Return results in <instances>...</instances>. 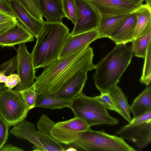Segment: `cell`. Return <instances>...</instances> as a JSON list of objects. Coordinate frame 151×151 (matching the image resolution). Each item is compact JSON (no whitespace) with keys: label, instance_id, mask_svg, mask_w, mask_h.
Returning <instances> with one entry per match:
<instances>
[{"label":"cell","instance_id":"1","mask_svg":"<svg viewBox=\"0 0 151 151\" xmlns=\"http://www.w3.org/2000/svg\"><path fill=\"white\" fill-rule=\"evenodd\" d=\"M70 35L69 29L62 22L45 21L31 53L35 69L43 68L57 60Z\"/></svg>","mask_w":151,"mask_h":151},{"label":"cell","instance_id":"2","mask_svg":"<svg viewBox=\"0 0 151 151\" xmlns=\"http://www.w3.org/2000/svg\"><path fill=\"white\" fill-rule=\"evenodd\" d=\"M132 56V52L125 44H116L96 65V72L92 77L96 87L101 93H109L117 85Z\"/></svg>","mask_w":151,"mask_h":151},{"label":"cell","instance_id":"3","mask_svg":"<svg viewBox=\"0 0 151 151\" xmlns=\"http://www.w3.org/2000/svg\"><path fill=\"white\" fill-rule=\"evenodd\" d=\"M70 108L76 117L82 119L90 127L103 124L114 125L119 123L95 96H88L83 93L72 100Z\"/></svg>","mask_w":151,"mask_h":151},{"label":"cell","instance_id":"4","mask_svg":"<svg viewBox=\"0 0 151 151\" xmlns=\"http://www.w3.org/2000/svg\"><path fill=\"white\" fill-rule=\"evenodd\" d=\"M77 149L85 151H136L120 137L103 130L82 131Z\"/></svg>","mask_w":151,"mask_h":151},{"label":"cell","instance_id":"5","mask_svg":"<svg viewBox=\"0 0 151 151\" xmlns=\"http://www.w3.org/2000/svg\"><path fill=\"white\" fill-rule=\"evenodd\" d=\"M30 110L19 92L6 88L0 90V116L9 127L25 119Z\"/></svg>","mask_w":151,"mask_h":151},{"label":"cell","instance_id":"6","mask_svg":"<svg viewBox=\"0 0 151 151\" xmlns=\"http://www.w3.org/2000/svg\"><path fill=\"white\" fill-rule=\"evenodd\" d=\"M87 47L81 48L65 57L58 59L43 68L42 72L35 78L34 86L36 92L49 94L51 89L57 79Z\"/></svg>","mask_w":151,"mask_h":151},{"label":"cell","instance_id":"7","mask_svg":"<svg viewBox=\"0 0 151 151\" xmlns=\"http://www.w3.org/2000/svg\"><path fill=\"white\" fill-rule=\"evenodd\" d=\"M76 9V22L72 35L96 29L101 16L87 0H74Z\"/></svg>","mask_w":151,"mask_h":151},{"label":"cell","instance_id":"8","mask_svg":"<svg viewBox=\"0 0 151 151\" xmlns=\"http://www.w3.org/2000/svg\"><path fill=\"white\" fill-rule=\"evenodd\" d=\"M17 51V74L20 81L14 91L19 92L33 86L36 76L31 54L28 51L25 43L19 45Z\"/></svg>","mask_w":151,"mask_h":151},{"label":"cell","instance_id":"9","mask_svg":"<svg viewBox=\"0 0 151 151\" xmlns=\"http://www.w3.org/2000/svg\"><path fill=\"white\" fill-rule=\"evenodd\" d=\"M116 133L124 139L133 142L139 150H142L151 142V120L138 123H129L121 127Z\"/></svg>","mask_w":151,"mask_h":151},{"label":"cell","instance_id":"10","mask_svg":"<svg viewBox=\"0 0 151 151\" xmlns=\"http://www.w3.org/2000/svg\"><path fill=\"white\" fill-rule=\"evenodd\" d=\"M101 16H114L131 13L142 3L125 0H87Z\"/></svg>","mask_w":151,"mask_h":151},{"label":"cell","instance_id":"11","mask_svg":"<svg viewBox=\"0 0 151 151\" xmlns=\"http://www.w3.org/2000/svg\"><path fill=\"white\" fill-rule=\"evenodd\" d=\"M88 68L78 70L59 89L51 94L58 97L72 101L83 93V90L87 79Z\"/></svg>","mask_w":151,"mask_h":151},{"label":"cell","instance_id":"12","mask_svg":"<svg viewBox=\"0 0 151 151\" xmlns=\"http://www.w3.org/2000/svg\"><path fill=\"white\" fill-rule=\"evenodd\" d=\"M100 38L97 29L67 38L58 58H63L81 48H86L95 40Z\"/></svg>","mask_w":151,"mask_h":151},{"label":"cell","instance_id":"13","mask_svg":"<svg viewBox=\"0 0 151 151\" xmlns=\"http://www.w3.org/2000/svg\"><path fill=\"white\" fill-rule=\"evenodd\" d=\"M8 1L15 17L36 38L42 31L44 22L34 17L17 0Z\"/></svg>","mask_w":151,"mask_h":151},{"label":"cell","instance_id":"14","mask_svg":"<svg viewBox=\"0 0 151 151\" xmlns=\"http://www.w3.org/2000/svg\"><path fill=\"white\" fill-rule=\"evenodd\" d=\"M33 35L18 20L13 27L0 36V47H13L34 40Z\"/></svg>","mask_w":151,"mask_h":151},{"label":"cell","instance_id":"15","mask_svg":"<svg viewBox=\"0 0 151 151\" xmlns=\"http://www.w3.org/2000/svg\"><path fill=\"white\" fill-rule=\"evenodd\" d=\"M13 126L10 133L19 139L27 140L33 144L35 149L33 150L46 151L39 140L38 131L34 124L24 119Z\"/></svg>","mask_w":151,"mask_h":151},{"label":"cell","instance_id":"16","mask_svg":"<svg viewBox=\"0 0 151 151\" xmlns=\"http://www.w3.org/2000/svg\"><path fill=\"white\" fill-rule=\"evenodd\" d=\"M42 17L50 22H62L65 17L62 0H38Z\"/></svg>","mask_w":151,"mask_h":151},{"label":"cell","instance_id":"17","mask_svg":"<svg viewBox=\"0 0 151 151\" xmlns=\"http://www.w3.org/2000/svg\"><path fill=\"white\" fill-rule=\"evenodd\" d=\"M130 13L119 15L101 17L97 30L100 38H110L119 28Z\"/></svg>","mask_w":151,"mask_h":151},{"label":"cell","instance_id":"18","mask_svg":"<svg viewBox=\"0 0 151 151\" xmlns=\"http://www.w3.org/2000/svg\"><path fill=\"white\" fill-rule=\"evenodd\" d=\"M137 17L133 12L127 18L117 30L110 37L116 44L132 42L134 40Z\"/></svg>","mask_w":151,"mask_h":151},{"label":"cell","instance_id":"19","mask_svg":"<svg viewBox=\"0 0 151 151\" xmlns=\"http://www.w3.org/2000/svg\"><path fill=\"white\" fill-rule=\"evenodd\" d=\"M137 17L134 39L141 37L151 30V6L142 4L133 12Z\"/></svg>","mask_w":151,"mask_h":151},{"label":"cell","instance_id":"20","mask_svg":"<svg viewBox=\"0 0 151 151\" xmlns=\"http://www.w3.org/2000/svg\"><path fill=\"white\" fill-rule=\"evenodd\" d=\"M133 118L151 111V87L146 88L133 101L130 106Z\"/></svg>","mask_w":151,"mask_h":151},{"label":"cell","instance_id":"21","mask_svg":"<svg viewBox=\"0 0 151 151\" xmlns=\"http://www.w3.org/2000/svg\"><path fill=\"white\" fill-rule=\"evenodd\" d=\"M37 93L35 107L54 110L70 108L71 101L56 97L51 94Z\"/></svg>","mask_w":151,"mask_h":151},{"label":"cell","instance_id":"22","mask_svg":"<svg viewBox=\"0 0 151 151\" xmlns=\"http://www.w3.org/2000/svg\"><path fill=\"white\" fill-rule=\"evenodd\" d=\"M109 93L116 102L122 113V116L128 123H130L132 120L130 105L129 104L127 96L122 88L116 85L111 90Z\"/></svg>","mask_w":151,"mask_h":151},{"label":"cell","instance_id":"23","mask_svg":"<svg viewBox=\"0 0 151 151\" xmlns=\"http://www.w3.org/2000/svg\"><path fill=\"white\" fill-rule=\"evenodd\" d=\"M151 30L146 35L132 40L131 50L135 56L144 58L148 45L151 42Z\"/></svg>","mask_w":151,"mask_h":151},{"label":"cell","instance_id":"24","mask_svg":"<svg viewBox=\"0 0 151 151\" xmlns=\"http://www.w3.org/2000/svg\"><path fill=\"white\" fill-rule=\"evenodd\" d=\"M60 127L70 130L82 132L91 129L90 127L84 121L77 117L56 123Z\"/></svg>","mask_w":151,"mask_h":151},{"label":"cell","instance_id":"25","mask_svg":"<svg viewBox=\"0 0 151 151\" xmlns=\"http://www.w3.org/2000/svg\"><path fill=\"white\" fill-rule=\"evenodd\" d=\"M38 133L39 140L46 151H65L66 148L50 136L39 131Z\"/></svg>","mask_w":151,"mask_h":151},{"label":"cell","instance_id":"26","mask_svg":"<svg viewBox=\"0 0 151 151\" xmlns=\"http://www.w3.org/2000/svg\"><path fill=\"white\" fill-rule=\"evenodd\" d=\"M151 42L149 43L144 58V62L142 75L140 80V82L146 86H149L151 82Z\"/></svg>","mask_w":151,"mask_h":151},{"label":"cell","instance_id":"27","mask_svg":"<svg viewBox=\"0 0 151 151\" xmlns=\"http://www.w3.org/2000/svg\"><path fill=\"white\" fill-rule=\"evenodd\" d=\"M17 21L16 17L0 9V36L15 25Z\"/></svg>","mask_w":151,"mask_h":151},{"label":"cell","instance_id":"28","mask_svg":"<svg viewBox=\"0 0 151 151\" xmlns=\"http://www.w3.org/2000/svg\"><path fill=\"white\" fill-rule=\"evenodd\" d=\"M22 6L37 19L44 22L38 0H17Z\"/></svg>","mask_w":151,"mask_h":151},{"label":"cell","instance_id":"29","mask_svg":"<svg viewBox=\"0 0 151 151\" xmlns=\"http://www.w3.org/2000/svg\"><path fill=\"white\" fill-rule=\"evenodd\" d=\"M95 97L107 109L115 111L122 115L114 99L109 93H101L100 95Z\"/></svg>","mask_w":151,"mask_h":151},{"label":"cell","instance_id":"30","mask_svg":"<svg viewBox=\"0 0 151 151\" xmlns=\"http://www.w3.org/2000/svg\"><path fill=\"white\" fill-rule=\"evenodd\" d=\"M30 110L35 107L37 93L34 85L29 88L19 92Z\"/></svg>","mask_w":151,"mask_h":151},{"label":"cell","instance_id":"31","mask_svg":"<svg viewBox=\"0 0 151 151\" xmlns=\"http://www.w3.org/2000/svg\"><path fill=\"white\" fill-rule=\"evenodd\" d=\"M63 10L66 17L74 24L76 17V9L74 0H62Z\"/></svg>","mask_w":151,"mask_h":151},{"label":"cell","instance_id":"32","mask_svg":"<svg viewBox=\"0 0 151 151\" xmlns=\"http://www.w3.org/2000/svg\"><path fill=\"white\" fill-rule=\"evenodd\" d=\"M17 59L16 56L0 65V68L6 76L12 74L17 69Z\"/></svg>","mask_w":151,"mask_h":151},{"label":"cell","instance_id":"33","mask_svg":"<svg viewBox=\"0 0 151 151\" xmlns=\"http://www.w3.org/2000/svg\"><path fill=\"white\" fill-rule=\"evenodd\" d=\"M9 127L7 123L0 116V150L7 140Z\"/></svg>","mask_w":151,"mask_h":151},{"label":"cell","instance_id":"34","mask_svg":"<svg viewBox=\"0 0 151 151\" xmlns=\"http://www.w3.org/2000/svg\"><path fill=\"white\" fill-rule=\"evenodd\" d=\"M20 79L18 75L12 73L7 76V80L5 83V86L7 88L12 89L16 87L20 82Z\"/></svg>","mask_w":151,"mask_h":151},{"label":"cell","instance_id":"35","mask_svg":"<svg viewBox=\"0 0 151 151\" xmlns=\"http://www.w3.org/2000/svg\"><path fill=\"white\" fill-rule=\"evenodd\" d=\"M150 120H151V111L138 116L133 118L131 122L129 123L130 124L138 123Z\"/></svg>","mask_w":151,"mask_h":151},{"label":"cell","instance_id":"36","mask_svg":"<svg viewBox=\"0 0 151 151\" xmlns=\"http://www.w3.org/2000/svg\"><path fill=\"white\" fill-rule=\"evenodd\" d=\"M0 9L15 17L13 12L10 6L8 0H0Z\"/></svg>","mask_w":151,"mask_h":151},{"label":"cell","instance_id":"37","mask_svg":"<svg viewBox=\"0 0 151 151\" xmlns=\"http://www.w3.org/2000/svg\"><path fill=\"white\" fill-rule=\"evenodd\" d=\"M0 151H23V150L19 147L10 144L4 145L0 150Z\"/></svg>","mask_w":151,"mask_h":151},{"label":"cell","instance_id":"38","mask_svg":"<svg viewBox=\"0 0 151 151\" xmlns=\"http://www.w3.org/2000/svg\"><path fill=\"white\" fill-rule=\"evenodd\" d=\"M7 80V76H5L1 70L0 71V83H5Z\"/></svg>","mask_w":151,"mask_h":151},{"label":"cell","instance_id":"39","mask_svg":"<svg viewBox=\"0 0 151 151\" xmlns=\"http://www.w3.org/2000/svg\"><path fill=\"white\" fill-rule=\"evenodd\" d=\"M78 150L77 149H76V148H75L74 147H69L66 148L65 151H77Z\"/></svg>","mask_w":151,"mask_h":151},{"label":"cell","instance_id":"40","mask_svg":"<svg viewBox=\"0 0 151 151\" xmlns=\"http://www.w3.org/2000/svg\"><path fill=\"white\" fill-rule=\"evenodd\" d=\"M127 1H133L134 2H136L138 3H142L144 0H125Z\"/></svg>","mask_w":151,"mask_h":151}]
</instances>
